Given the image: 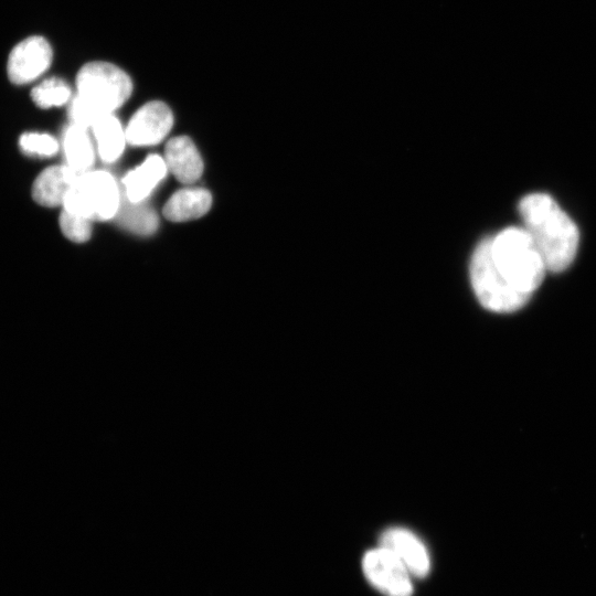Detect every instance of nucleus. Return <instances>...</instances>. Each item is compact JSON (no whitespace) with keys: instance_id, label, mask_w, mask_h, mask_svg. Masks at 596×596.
Masks as SVG:
<instances>
[{"instance_id":"obj_1","label":"nucleus","mask_w":596,"mask_h":596,"mask_svg":"<svg viewBox=\"0 0 596 596\" xmlns=\"http://www.w3.org/2000/svg\"><path fill=\"white\" fill-rule=\"evenodd\" d=\"M519 212L547 270L558 273L570 267L577 253L579 233L554 199L545 193L528 194L520 201Z\"/></svg>"},{"instance_id":"obj_2","label":"nucleus","mask_w":596,"mask_h":596,"mask_svg":"<svg viewBox=\"0 0 596 596\" xmlns=\"http://www.w3.org/2000/svg\"><path fill=\"white\" fill-rule=\"evenodd\" d=\"M492 259L505 279L529 297L547 270L544 259L524 227L504 228L490 237Z\"/></svg>"},{"instance_id":"obj_3","label":"nucleus","mask_w":596,"mask_h":596,"mask_svg":"<svg viewBox=\"0 0 596 596\" xmlns=\"http://www.w3.org/2000/svg\"><path fill=\"white\" fill-rule=\"evenodd\" d=\"M77 96L100 116L113 114L131 95L130 76L119 66L94 61L84 64L76 76Z\"/></svg>"},{"instance_id":"obj_4","label":"nucleus","mask_w":596,"mask_h":596,"mask_svg":"<svg viewBox=\"0 0 596 596\" xmlns=\"http://www.w3.org/2000/svg\"><path fill=\"white\" fill-rule=\"evenodd\" d=\"M470 278L479 302L494 312H512L531 298L514 288L497 268L490 247V237L482 240L473 251Z\"/></svg>"},{"instance_id":"obj_5","label":"nucleus","mask_w":596,"mask_h":596,"mask_svg":"<svg viewBox=\"0 0 596 596\" xmlns=\"http://www.w3.org/2000/svg\"><path fill=\"white\" fill-rule=\"evenodd\" d=\"M121 202L118 185L105 171L81 173L67 192L62 210L91 221L114 219Z\"/></svg>"},{"instance_id":"obj_6","label":"nucleus","mask_w":596,"mask_h":596,"mask_svg":"<svg viewBox=\"0 0 596 596\" xmlns=\"http://www.w3.org/2000/svg\"><path fill=\"white\" fill-rule=\"evenodd\" d=\"M361 564L369 583L385 596H412L413 575L386 547L369 550Z\"/></svg>"},{"instance_id":"obj_7","label":"nucleus","mask_w":596,"mask_h":596,"mask_svg":"<svg viewBox=\"0 0 596 596\" xmlns=\"http://www.w3.org/2000/svg\"><path fill=\"white\" fill-rule=\"evenodd\" d=\"M53 51L46 39L40 35L29 36L19 42L10 52L7 74L15 85L29 84L51 66Z\"/></svg>"},{"instance_id":"obj_8","label":"nucleus","mask_w":596,"mask_h":596,"mask_svg":"<svg viewBox=\"0 0 596 596\" xmlns=\"http://www.w3.org/2000/svg\"><path fill=\"white\" fill-rule=\"evenodd\" d=\"M173 125L169 106L160 100L142 105L130 118L125 129L127 142L131 146H152L160 142Z\"/></svg>"},{"instance_id":"obj_9","label":"nucleus","mask_w":596,"mask_h":596,"mask_svg":"<svg viewBox=\"0 0 596 596\" xmlns=\"http://www.w3.org/2000/svg\"><path fill=\"white\" fill-rule=\"evenodd\" d=\"M379 545L397 556L413 577H425L429 573L430 558L427 547L411 530L390 528L382 533Z\"/></svg>"},{"instance_id":"obj_10","label":"nucleus","mask_w":596,"mask_h":596,"mask_svg":"<svg viewBox=\"0 0 596 596\" xmlns=\"http://www.w3.org/2000/svg\"><path fill=\"white\" fill-rule=\"evenodd\" d=\"M79 174L67 164L52 166L44 169L32 184L33 200L46 207L62 205L67 192Z\"/></svg>"},{"instance_id":"obj_11","label":"nucleus","mask_w":596,"mask_h":596,"mask_svg":"<svg viewBox=\"0 0 596 596\" xmlns=\"http://www.w3.org/2000/svg\"><path fill=\"white\" fill-rule=\"evenodd\" d=\"M164 161L168 169L182 183H193L202 175V158L193 141L187 136H178L168 141Z\"/></svg>"},{"instance_id":"obj_12","label":"nucleus","mask_w":596,"mask_h":596,"mask_svg":"<svg viewBox=\"0 0 596 596\" xmlns=\"http://www.w3.org/2000/svg\"><path fill=\"white\" fill-rule=\"evenodd\" d=\"M167 163L160 156H149L139 167L123 179L126 198L134 203L142 202L164 178Z\"/></svg>"},{"instance_id":"obj_13","label":"nucleus","mask_w":596,"mask_h":596,"mask_svg":"<svg viewBox=\"0 0 596 596\" xmlns=\"http://www.w3.org/2000/svg\"><path fill=\"white\" fill-rule=\"evenodd\" d=\"M212 196L202 188H185L177 191L163 207L166 219L184 222L203 216L210 210Z\"/></svg>"},{"instance_id":"obj_14","label":"nucleus","mask_w":596,"mask_h":596,"mask_svg":"<svg viewBox=\"0 0 596 596\" xmlns=\"http://www.w3.org/2000/svg\"><path fill=\"white\" fill-rule=\"evenodd\" d=\"M87 128L71 124L63 136L66 163L77 173L89 171L94 163V148Z\"/></svg>"},{"instance_id":"obj_15","label":"nucleus","mask_w":596,"mask_h":596,"mask_svg":"<svg viewBox=\"0 0 596 596\" xmlns=\"http://www.w3.org/2000/svg\"><path fill=\"white\" fill-rule=\"evenodd\" d=\"M92 128L100 158L106 162L117 160L127 142L120 121L113 114H108L100 117Z\"/></svg>"},{"instance_id":"obj_16","label":"nucleus","mask_w":596,"mask_h":596,"mask_svg":"<svg viewBox=\"0 0 596 596\" xmlns=\"http://www.w3.org/2000/svg\"><path fill=\"white\" fill-rule=\"evenodd\" d=\"M115 217L123 227L138 235H150L158 227L155 211L141 202H130L127 198L121 200Z\"/></svg>"},{"instance_id":"obj_17","label":"nucleus","mask_w":596,"mask_h":596,"mask_svg":"<svg viewBox=\"0 0 596 596\" xmlns=\"http://www.w3.org/2000/svg\"><path fill=\"white\" fill-rule=\"evenodd\" d=\"M71 96L72 91L68 84L57 77L40 82L31 92L32 102L41 108L60 107L66 104Z\"/></svg>"},{"instance_id":"obj_18","label":"nucleus","mask_w":596,"mask_h":596,"mask_svg":"<svg viewBox=\"0 0 596 596\" xmlns=\"http://www.w3.org/2000/svg\"><path fill=\"white\" fill-rule=\"evenodd\" d=\"M18 143L23 153L40 158L52 157L60 148L58 141L53 136L38 131L22 134Z\"/></svg>"},{"instance_id":"obj_19","label":"nucleus","mask_w":596,"mask_h":596,"mask_svg":"<svg viewBox=\"0 0 596 596\" xmlns=\"http://www.w3.org/2000/svg\"><path fill=\"white\" fill-rule=\"evenodd\" d=\"M60 227L66 238L75 243L86 242L92 234V221L62 210L60 214Z\"/></svg>"}]
</instances>
